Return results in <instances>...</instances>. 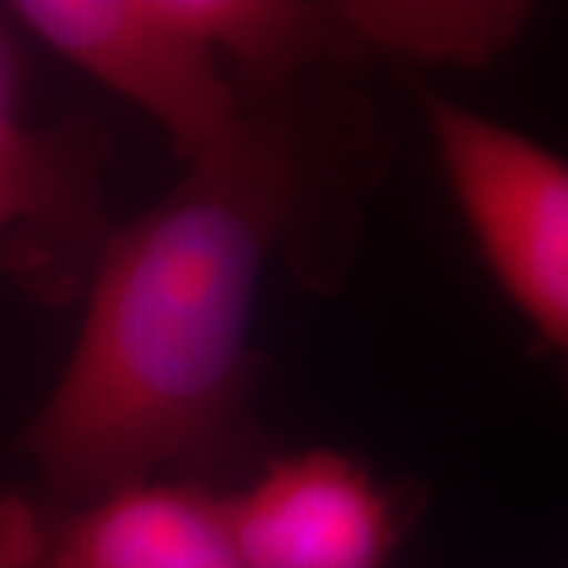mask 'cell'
<instances>
[{
	"mask_svg": "<svg viewBox=\"0 0 568 568\" xmlns=\"http://www.w3.org/2000/svg\"><path fill=\"white\" fill-rule=\"evenodd\" d=\"M328 77L244 92L241 130L111 227L82 282L77 345L22 439L39 493L85 499L162 474L209 484L244 448L265 268L332 222L364 171L361 118Z\"/></svg>",
	"mask_w": 568,
	"mask_h": 568,
	"instance_id": "6da1fadb",
	"label": "cell"
},
{
	"mask_svg": "<svg viewBox=\"0 0 568 568\" xmlns=\"http://www.w3.org/2000/svg\"><path fill=\"white\" fill-rule=\"evenodd\" d=\"M420 111L480 260L568 383V159L429 89Z\"/></svg>",
	"mask_w": 568,
	"mask_h": 568,
	"instance_id": "7a4b0ae2",
	"label": "cell"
},
{
	"mask_svg": "<svg viewBox=\"0 0 568 568\" xmlns=\"http://www.w3.org/2000/svg\"><path fill=\"white\" fill-rule=\"evenodd\" d=\"M7 17L159 123L183 164L222 149L246 95L186 0H20Z\"/></svg>",
	"mask_w": 568,
	"mask_h": 568,
	"instance_id": "3957f363",
	"label": "cell"
},
{
	"mask_svg": "<svg viewBox=\"0 0 568 568\" xmlns=\"http://www.w3.org/2000/svg\"><path fill=\"white\" fill-rule=\"evenodd\" d=\"M0 568H244L227 503L200 480H140L85 499L0 496Z\"/></svg>",
	"mask_w": 568,
	"mask_h": 568,
	"instance_id": "277c9868",
	"label": "cell"
},
{
	"mask_svg": "<svg viewBox=\"0 0 568 568\" xmlns=\"http://www.w3.org/2000/svg\"><path fill=\"white\" fill-rule=\"evenodd\" d=\"M224 503L244 568H392L410 518L402 493L332 448L265 462Z\"/></svg>",
	"mask_w": 568,
	"mask_h": 568,
	"instance_id": "5b68a950",
	"label": "cell"
},
{
	"mask_svg": "<svg viewBox=\"0 0 568 568\" xmlns=\"http://www.w3.org/2000/svg\"><path fill=\"white\" fill-rule=\"evenodd\" d=\"M102 171V142L85 123L48 130L26 121L17 54L0 29V241H17L58 284L85 282L111 234Z\"/></svg>",
	"mask_w": 568,
	"mask_h": 568,
	"instance_id": "8992f818",
	"label": "cell"
},
{
	"mask_svg": "<svg viewBox=\"0 0 568 568\" xmlns=\"http://www.w3.org/2000/svg\"><path fill=\"white\" fill-rule=\"evenodd\" d=\"M342 13L364 54L462 67L503 54L530 17L518 3H342Z\"/></svg>",
	"mask_w": 568,
	"mask_h": 568,
	"instance_id": "52a82bcc",
	"label": "cell"
}]
</instances>
